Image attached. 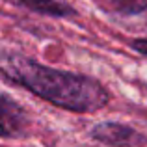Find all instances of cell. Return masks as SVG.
Segmentation results:
<instances>
[{"instance_id": "obj_1", "label": "cell", "mask_w": 147, "mask_h": 147, "mask_svg": "<svg viewBox=\"0 0 147 147\" xmlns=\"http://www.w3.org/2000/svg\"><path fill=\"white\" fill-rule=\"evenodd\" d=\"M0 73L47 102L76 114L97 112L110 100L108 90L91 76L58 71L17 52H0Z\"/></svg>"}, {"instance_id": "obj_2", "label": "cell", "mask_w": 147, "mask_h": 147, "mask_svg": "<svg viewBox=\"0 0 147 147\" xmlns=\"http://www.w3.org/2000/svg\"><path fill=\"white\" fill-rule=\"evenodd\" d=\"M91 138L112 147H138L147 144V138L142 136L138 130L130 129L123 123H110V121L95 125L91 129Z\"/></svg>"}, {"instance_id": "obj_3", "label": "cell", "mask_w": 147, "mask_h": 147, "mask_svg": "<svg viewBox=\"0 0 147 147\" xmlns=\"http://www.w3.org/2000/svg\"><path fill=\"white\" fill-rule=\"evenodd\" d=\"M28 127V115L11 97L0 93V136L11 138L24 132Z\"/></svg>"}, {"instance_id": "obj_4", "label": "cell", "mask_w": 147, "mask_h": 147, "mask_svg": "<svg viewBox=\"0 0 147 147\" xmlns=\"http://www.w3.org/2000/svg\"><path fill=\"white\" fill-rule=\"evenodd\" d=\"M19 4L26 6L28 9L37 11L43 15H54V17H65L71 15L73 9L65 0H17Z\"/></svg>"}, {"instance_id": "obj_5", "label": "cell", "mask_w": 147, "mask_h": 147, "mask_svg": "<svg viewBox=\"0 0 147 147\" xmlns=\"http://www.w3.org/2000/svg\"><path fill=\"white\" fill-rule=\"evenodd\" d=\"M102 9L119 15H138L147 9V0H97Z\"/></svg>"}, {"instance_id": "obj_6", "label": "cell", "mask_w": 147, "mask_h": 147, "mask_svg": "<svg viewBox=\"0 0 147 147\" xmlns=\"http://www.w3.org/2000/svg\"><path fill=\"white\" fill-rule=\"evenodd\" d=\"M132 49L136 50V52L147 56V39H134L132 41Z\"/></svg>"}]
</instances>
